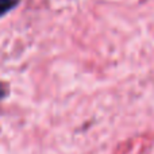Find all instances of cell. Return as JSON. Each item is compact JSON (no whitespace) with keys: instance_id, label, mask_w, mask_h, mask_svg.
<instances>
[{"instance_id":"cell-1","label":"cell","mask_w":154,"mask_h":154,"mask_svg":"<svg viewBox=\"0 0 154 154\" xmlns=\"http://www.w3.org/2000/svg\"><path fill=\"white\" fill-rule=\"evenodd\" d=\"M19 3L20 0H0V18L8 14L11 10H14Z\"/></svg>"},{"instance_id":"cell-2","label":"cell","mask_w":154,"mask_h":154,"mask_svg":"<svg viewBox=\"0 0 154 154\" xmlns=\"http://www.w3.org/2000/svg\"><path fill=\"white\" fill-rule=\"evenodd\" d=\"M8 95V87L5 84H0V100Z\"/></svg>"}]
</instances>
